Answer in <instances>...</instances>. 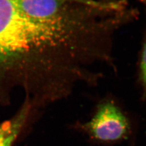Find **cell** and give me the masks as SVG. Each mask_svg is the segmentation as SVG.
<instances>
[{
    "label": "cell",
    "mask_w": 146,
    "mask_h": 146,
    "mask_svg": "<svg viewBox=\"0 0 146 146\" xmlns=\"http://www.w3.org/2000/svg\"><path fill=\"white\" fill-rule=\"evenodd\" d=\"M144 6L146 11V0H139ZM138 80L141 89V99L146 100V35L141 49L139 63Z\"/></svg>",
    "instance_id": "4"
},
{
    "label": "cell",
    "mask_w": 146,
    "mask_h": 146,
    "mask_svg": "<svg viewBox=\"0 0 146 146\" xmlns=\"http://www.w3.org/2000/svg\"><path fill=\"white\" fill-rule=\"evenodd\" d=\"M132 20L124 0H86L58 14L0 0V106L20 91L38 110L97 85L98 66L116 70L114 35Z\"/></svg>",
    "instance_id": "1"
},
{
    "label": "cell",
    "mask_w": 146,
    "mask_h": 146,
    "mask_svg": "<svg viewBox=\"0 0 146 146\" xmlns=\"http://www.w3.org/2000/svg\"><path fill=\"white\" fill-rule=\"evenodd\" d=\"M78 127L94 142L103 145L131 140L135 131L132 118L111 99L100 102L90 119Z\"/></svg>",
    "instance_id": "2"
},
{
    "label": "cell",
    "mask_w": 146,
    "mask_h": 146,
    "mask_svg": "<svg viewBox=\"0 0 146 146\" xmlns=\"http://www.w3.org/2000/svg\"><path fill=\"white\" fill-rule=\"evenodd\" d=\"M33 117L28 107L21 106L14 116L0 123V146H12Z\"/></svg>",
    "instance_id": "3"
}]
</instances>
